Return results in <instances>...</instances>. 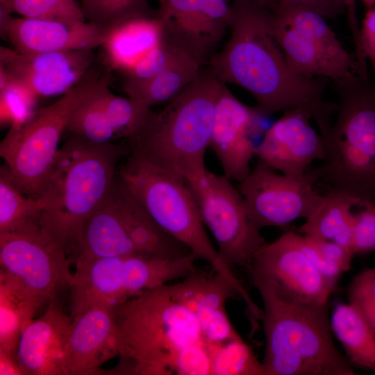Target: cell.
<instances>
[{"label": "cell", "instance_id": "28", "mask_svg": "<svg viewBox=\"0 0 375 375\" xmlns=\"http://www.w3.org/2000/svg\"><path fill=\"white\" fill-rule=\"evenodd\" d=\"M268 6L279 19L297 29L344 69L354 72L355 60L342 46L323 16L293 5Z\"/></svg>", "mask_w": 375, "mask_h": 375}, {"label": "cell", "instance_id": "9", "mask_svg": "<svg viewBox=\"0 0 375 375\" xmlns=\"http://www.w3.org/2000/svg\"><path fill=\"white\" fill-rule=\"evenodd\" d=\"M190 253L186 246L154 222L116 176L109 194L83 226L76 260L124 256L172 258Z\"/></svg>", "mask_w": 375, "mask_h": 375}, {"label": "cell", "instance_id": "33", "mask_svg": "<svg viewBox=\"0 0 375 375\" xmlns=\"http://www.w3.org/2000/svg\"><path fill=\"white\" fill-rule=\"evenodd\" d=\"M211 374L267 375L265 367L253 350L242 338L208 346Z\"/></svg>", "mask_w": 375, "mask_h": 375}, {"label": "cell", "instance_id": "39", "mask_svg": "<svg viewBox=\"0 0 375 375\" xmlns=\"http://www.w3.org/2000/svg\"><path fill=\"white\" fill-rule=\"evenodd\" d=\"M353 213L351 249L354 255L375 252V203L360 200Z\"/></svg>", "mask_w": 375, "mask_h": 375}, {"label": "cell", "instance_id": "6", "mask_svg": "<svg viewBox=\"0 0 375 375\" xmlns=\"http://www.w3.org/2000/svg\"><path fill=\"white\" fill-rule=\"evenodd\" d=\"M332 81L336 118L323 136L322 164L310 169L325 193L375 203V86L353 72Z\"/></svg>", "mask_w": 375, "mask_h": 375}, {"label": "cell", "instance_id": "11", "mask_svg": "<svg viewBox=\"0 0 375 375\" xmlns=\"http://www.w3.org/2000/svg\"><path fill=\"white\" fill-rule=\"evenodd\" d=\"M186 182L220 256L229 266L247 269L266 241L251 219L238 188L224 174L208 170L200 178Z\"/></svg>", "mask_w": 375, "mask_h": 375}, {"label": "cell", "instance_id": "29", "mask_svg": "<svg viewBox=\"0 0 375 375\" xmlns=\"http://www.w3.org/2000/svg\"><path fill=\"white\" fill-rule=\"evenodd\" d=\"M330 324L349 360L375 373V333L357 310L349 303L337 304Z\"/></svg>", "mask_w": 375, "mask_h": 375}, {"label": "cell", "instance_id": "23", "mask_svg": "<svg viewBox=\"0 0 375 375\" xmlns=\"http://www.w3.org/2000/svg\"><path fill=\"white\" fill-rule=\"evenodd\" d=\"M169 45L167 62L157 74L141 82H125L128 97L151 108L172 100L199 76L203 65L187 51Z\"/></svg>", "mask_w": 375, "mask_h": 375}, {"label": "cell", "instance_id": "26", "mask_svg": "<svg viewBox=\"0 0 375 375\" xmlns=\"http://www.w3.org/2000/svg\"><path fill=\"white\" fill-rule=\"evenodd\" d=\"M360 201L339 192L324 193L299 232L308 238L334 242L352 251L353 213Z\"/></svg>", "mask_w": 375, "mask_h": 375}, {"label": "cell", "instance_id": "21", "mask_svg": "<svg viewBox=\"0 0 375 375\" xmlns=\"http://www.w3.org/2000/svg\"><path fill=\"white\" fill-rule=\"evenodd\" d=\"M15 49L26 54L93 50L101 47L103 35L94 24L81 22L68 24L60 22L13 18L8 39Z\"/></svg>", "mask_w": 375, "mask_h": 375}, {"label": "cell", "instance_id": "25", "mask_svg": "<svg viewBox=\"0 0 375 375\" xmlns=\"http://www.w3.org/2000/svg\"><path fill=\"white\" fill-rule=\"evenodd\" d=\"M273 13L274 36L293 73L307 78L325 77L335 80L352 72L344 69L297 29L279 19L274 11Z\"/></svg>", "mask_w": 375, "mask_h": 375}, {"label": "cell", "instance_id": "27", "mask_svg": "<svg viewBox=\"0 0 375 375\" xmlns=\"http://www.w3.org/2000/svg\"><path fill=\"white\" fill-rule=\"evenodd\" d=\"M171 286L176 298L196 316L200 326L213 312L225 308L229 298L238 296L215 270L208 273L196 269L182 282Z\"/></svg>", "mask_w": 375, "mask_h": 375}, {"label": "cell", "instance_id": "3", "mask_svg": "<svg viewBox=\"0 0 375 375\" xmlns=\"http://www.w3.org/2000/svg\"><path fill=\"white\" fill-rule=\"evenodd\" d=\"M223 83L208 69L129 139L130 153L185 181L202 177Z\"/></svg>", "mask_w": 375, "mask_h": 375}, {"label": "cell", "instance_id": "37", "mask_svg": "<svg viewBox=\"0 0 375 375\" xmlns=\"http://www.w3.org/2000/svg\"><path fill=\"white\" fill-rule=\"evenodd\" d=\"M38 99L26 87L11 78L0 90L1 124L10 125L9 131L19 129L36 112Z\"/></svg>", "mask_w": 375, "mask_h": 375}, {"label": "cell", "instance_id": "1", "mask_svg": "<svg viewBox=\"0 0 375 375\" xmlns=\"http://www.w3.org/2000/svg\"><path fill=\"white\" fill-rule=\"evenodd\" d=\"M229 35L209 58L208 69L222 83L250 93L262 115L302 107L310 110L322 133L331 127L337 104L324 100L325 77L293 73L273 33L272 9L259 0H233Z\"/></svg>", "mask_w": 375, "mask_h": 375}, {"label": "cell", "instance_id": "7", "mask_svg": "<svg viewBox=\"0 0 375 375\" xmlns=\"http://www.w3.org/2000/svg\"><path fill=\"white\" fill-rule=\"evenodd\" d=\"M117 177L164 231L186 246L226 279L244 301L251 296L220 256L206 233L198 206L187 182L130 153Z\"/></svg>", "mask_w": 375, "mask_h": 375}, {"label": "cell", "instance_id": "40", "mask_svg": "<svg viewBox=\"0 0 375 375\" xmlns=\"http://www.w3.org/2000/svg\"><path fill=\"white\" fill-rule=\"evenodd\" d=\"M356 50L357 58L354 72L367 78L364 64L366 58L369 60L372 69L375 71V3L367 8Z\"/></svg>", "mask_w": 375, "mask_h": 375}, {"label": "cell", "instance_id": "38", "mask_svg": "<svg viewBox=\"0 0 375 375\" xmlns=\"http://www.w3.org/2000/svg\"><path fill=\"white\" fill-rule=\"evenodd\" d=\"M349 303L363 317L375 333V267L358 274L351 282Z\"/></svg>", "mask_w": 375, "mask_h": 375}, {"label": "cell", "instance_id": "30", "mask_svg": "<svg viewBox=\"0 0 375 375\" xmlns=\"http://www.w3.org/2000/svg\"><path fill=\"white\" fill-rule=\"evenodd\" d=\"M44 208L40 198L25 196L15 185L6 165L0 171V233L31 234L42 232Z\"/></svg>", "mask_w": 375, "mask_h": 375}, {"label": "cell", "instance_id": "36", "mask_svg": "<svg viewBox=\"0 0 375 375\" xmlns=\"http://www.w3.org/2000/svg\"><path fill=\"white\" fill-rule=\"evenodd\" d=\"M0 5L22 17L76 24L85 22L76 0H0Z\"/></svg>", "mask_w": 375, "mask_h": 375}, {"label": "cell", "instance_id": "35", "mask_svg": "<svg viewBox=\"0 0 375 375\" xmlns=\"http://www.w3.org/2000/svg\"><path fill=\"white\" fill-rule=\"evenodd\" d=\"M301 247L305 254L335 288L340 276L351 268L353 251L332 241L303 237Z\"/></svg>", "mask_w": 375, "mask_h": 375}, {"label": "cell", "instance_id": "41", "mask_svg": "<svg viewBox=\"0 0 375 375\" xmlns=\"http://www.w3.org/2000/svg\"><path fill=\"white\" fill-rule=\"evenodd\" d=\"M169 51L170 45L164 40L160 45L124 73L126 78L125 82H141L154 76L167 64Z\"/></svg>", "mask_w": 375, "mask_h": 375}, {"label": "cell", "instance_id": "13", "mask_svg": "<svg viewBox=\"0 0 375 375\" xmlns=\"http://www.w3.org/2000/svg\"><path fill=\"white\" fill-rule=\"evenodd\" d=\"M299 235L288 231L265 242L247 269L250 279L265 282L298 301L326 305L334 288L305 254Z\"/></svg>", "mask_w": 375, "mask_h": 375}, {"label": "cell", "instance_id": "31", "mask_svg": "<svg viewBox=\"0 0 375 375\" xmlns=\"http://www.w3.org/2000/svg\"><path fill=\"white\" fill-rule=\"evenodd\" d=\"M105 78L94 85L73 111L66 131L94 144H110L117 140L104 109L100 88Z\"/></svg>", "mask_w": 375, "mask_h": 375}, {"label": "cell", "instance_id": "22", "mask_svg": "<svg viewBox=\"0 0 375 375\" xmlns=\"http://www.w3.org/2000/svg\"><path fill=\"white\" fill-rule=\"evenodd\" d=\"M103 35L100 47L107 65L123 74L164 42L162 26L156 13L125 20Z\"/></svg>", "mask_w": 375, "mask_h": 375}, {"label": "cell", "instance_id": "42", "mask_svg": "<svg viewBox=\"0 0 375 375\" xmlns=\"http://www.w3.org/2000/svg\"><path fill=\"white\" fill-rule=\"evenodd\" d=\"M201 328L208 346L241 338L233 326L226 308H222L210 315Z\"/></svg>", "mask_w": 375, "mask_h": 375}, {"label": "cell", "instance_id": "10", "mask_svg": "<svg viewBox=\"0 0 375 375\" xmlns=\"http://www.w3.org/2000/svg\"><path fill=\"white\" fill-rule=\"evenodd\" d=\"M98 79L89 73L55 102L37 110L19 129L9 131L1 141V156L15 185L25 196L38 197L73 111Z\"/></svg>", "mask_w": 375, "mask_h": 375}, {"label": "cell", "instance_id": "14", "mask_svg": "<svg viewBox=\"0 0 375 375\" xmlns=\"http://www.w3.org/2000/svg\"><path fill=\"white\" fill-rule=\"evenodd\" d=\"M69 256L44 233H0L1 269L46 303L69 289L74 280Z\"/></svg>", "mask_w": 375, "mask_h": 375}, {"label": "cell", "instance_id": "45", "mask_svg": "<svg viewBox=\"0 0 375 375\" xmlns=\"http://www.w3.org/2000/svg\"><path fill=\"white\" fill-rule=\"evenodd\" d=\"M12 14L6 7L0 5V35L3 39H8V31L14 18Z\"/></svg>", "mask_w": 375, "mask_h": 375}, {"label": "cell", "instance_id": "24", "mask_svg": "<svg viewBox=\"0 0 375 375\" xmlns=\"http://www.w3.org/2000/svg\"><path fill=\"white\" fill-rule=\"evenodd\" d=\"M46 303L0 269V349L17 353L20 336Z\"/></svg>", "mask_w": 375, "mask_h": 375}, {"label": "cell", "instance_id": "43", "mask_svg": "<svg viewBox=\"0 0 375 375\" xmlns=\"http://www.w3.org/2000/svg\"><path fill=\"white\" fill-rule=\"evenodd\" d=\"M267 5L288 4L311 10L324 17L336 18L348 7V0H259Z\"/></svg>", "mask_w": 375, "mask_h": 375}, {"label": "cell", "instance_id": "20", "mask_svg": "<svg viewBox=\"0 0 375 375\" xmlns=\"http://www.w3.org/2000/svg\"><path fill=\"white\" fill-rule=\"evenodd\" d=\"M72 322L65 356L66 375L98 374L103 363L119 353L114 308L95 306Z\"/></svg>", "mask_w": 375, "mask_h": 375}, {"label": "cell", "instance_id": "18", "mask_svg": "<svg viewBox=\"0 0 375 375\" xmlns=\"http://www.w3.org/2000/svg\"><path fill=\"white\" fill-rule=\"evenodd\" d=\"M312 112L302 107L283 112L256 147L258 160L281 174H304L316 160L325 158V143L310 124Z\"/></svg>", "mask_w": 375, "mask_h": 375}, {"label": "cell", "instance_id": "16", "mask_svg": "<svg viewBox=\"0 0 375 375\" xmlns=\"http://www.w3.org/2000/svg\"><path fill=\"white\" fill-rule=\"evenodd\" d=\"M94 60L92 50L26 54L0 48V65L38 99L65 94L87 76Z\"/></svg>", "mask_w": 375, "mask_h": 375}, {"label": "cell", "instance_id": "5", "mask_svg": "<svg viewBox=\"0 0 375 375\" xmlns=\"http://www.w3.org/2000/svg\"><path fill=\"white\" fill-rule=\"evenodd\" d=\"M251 283L263 304L267 375L355 374L333 343L328 304L303 303L262 281Z\"/></svg>", "mask_w": 375, "mask_h": 375}, {"label": "cell", "instance_id": "17", "mask_svg": "<svg viewBox=\"0 0 375 375\" xmlns=\"http://www.w3.org/2000/svg\"><path fill=\"white\" fill-rule=\"evenodd\" d=\"M262 116L256 107L238 100L223 83L217 101L209 147L232 181H242L251 172L256 147L252 135Z\"/></svg>", "mask_w": 375, "mask_h": 375}, {"label": "cell", "instance_id": "34", "mask_svg": "<svg viewBox=\"0 0 375 375\" xmlns=\"http://www.w3.org/2000/svg\"><path fill=\"white\" fill-rule=\"evenodd\" d=\"M80 5L85 21L103 33L125 20L156 13L149 0H81Z\"/></svg>", "mask_w": 375, "mask_h": 375}, {"label": "cell", "instance_id": "2", "mask_svg": "<svg viewBox=\"0 0 375 375\" xmlns=\"http://www.w3.org/2000/svg\"><path fill=\"white\" fill-rule=\"evenodd\" d=\"M128 153L121 144H94L72 135L59 149L37 198L44 203L42 231L73 264L83 226L109 194L117 164Z\"/></svg>", "mask_w": 375, "mask_h": 375}, {"label": "cell", "instance_id": "12", "mask_svg": "<svg viewBox=\"0 0 375 375\" xmlns=\"http://www.w3.org/2000/svg\"><path fill=\"white\" fill-rule=\"evenodd\" d=\"M310 168L301 176H288L257 160L249 174L239 183L238 190L258 228H283L313 212L323 194L315 189L316 179Z\"/></svg>", "mask_w": 375, "mask_h": 375}, {"label": "cell", "instance_id": "32", "mask_svg": "<svg viewBox=\"0 0 375 375\" xmlns=\"http://www.w3.org/2000/svg\"><path fill=\"white\" fill-rule=\"evenodd\" d=\"M100 93L102 103L117 139H131L145 124L152 110L142 102L115 94L109 89L107 78Z\"/></svg>", "mask_w": 375, "mask_h": 375}, {"label": "cell", "instance_id": "46", "mask_svg": "<svg viewBox=\"0 0 375 375\" xmlns=\"http://www.w3.org/2000/svg\"><path fill=\"white\" fill-rule=\"evenodd\" d=\"M353 1V0H348L349 1L348 6L350 5L351 2ZM361 1L364 3L367 8L373 6L375 3V0H361Z\"/></svg>", "mask_w": 375, "mask_h": 375}, {"label": "cell", "instance_id": "8", "mask_svg": "<svg viewBox=\"0 0 375 375\" xmlns=\"http://www.w3.org/2000/svg\"><path fill=\"white\" fill-rule=\"evenodd\" d=\"M192 253L172 258L140 256H78L69 288L72 321L95 306L115 308L147 291L184 278L196 270Z\"/></svg>", "mask_w": 375, "mask_h": 375}, {"label": "cell", "instance_id": "4", "mask_svg": "<svg viewBox=\"0 0 375 375\" xmlns=\"http://www.w3.org/2000/svg\"><path fill=\"white\" fill-rule=\"evenodd\" d=\"M123 374H176L182 352L206 344L196 316L165 284L114 308Z\"/></svg>", "mask_w": 375, "mask_h": 375}, {"label": "cell", "instance_id": "15", "mask_svg": "<svg viewBox=\"0 0 375 375\" xmlns=\"http://www.w3.org/2000/svg\"><path fill=\"white\" fill-rule=\"evenodd\" d=\"M164 40L207 64L229 30L226 0H158Z\"/></svg>", "mask_w": 375, "mask_h": 375}, {"label": "cell", "instance_id": "44", "mask_svg": "<svg viewBox=\"0 0 375 375\" xmlns=\"http://www.w3.org/2000/svg\"><path fill=\"white\" fill-rule=\"evenodd\" d=\"M0 375H25L16 353L0 349Z\"/></svg>", "mask_w": 375, "mask_h": 375}, {"label": "cell", "instance_id": "19", "mask_svg": "<svg viewBox=\"0 0 375 375\" xmlns=\"http://www.w3.org/2000/svg\"><path fill=\"white\" fill-rule=\"evenodd\" d=\"M73 322L57 299L20 336L17 357L25 375H66L65 356Z\"/></svg>", "mask_w": 375, "mask_h": 375}]
</instances>
